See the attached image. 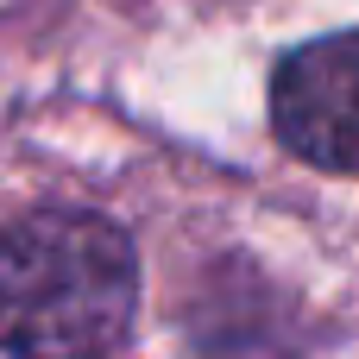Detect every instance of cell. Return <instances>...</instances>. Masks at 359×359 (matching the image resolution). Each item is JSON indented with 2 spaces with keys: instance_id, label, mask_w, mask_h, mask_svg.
Listing matches in <instances>:
<instances>
[{
  "instance_id": "cell-1",
  "label": "cell",
  "mask_w": 359,
  "mask_h": 359,
  "mask_svg": "<svg viewBox=\"0 0 359 359\" xmlns=\"http://www.w3.org/2000/svg\"><path fill=\"white\" fill-rule=\"evenodd\" d=\"M139 316V252L95 208H32L0 233V347L13 359H101Z\"/></svg>"
},
{
  "instance_id": "cell-2",
  "label": "cell",
  "mask_w": 359,
  "mask_h": 359,
  "mask_svg": "<svg viewBox=\"0 0 359 359\" xmlns=\"http://www.w3.org/2000/svg\"><path fill=\"white\" fill-rule=\"evenodd\" d=\"M271 126L303 164L359 177V32L309 38L278 63Z\"/></svg>"
}]
</instances>
